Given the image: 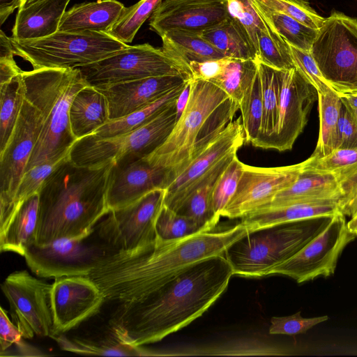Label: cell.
Wrapping results in <instances>:
<instances>
[{"label":"cell","instance_id":"e0dca14e","mask_svg":"<svg viewBox=\"0 0 357 357\" xmlns=\"http://www.w3.org/2000/svg\"><path fill=\"white\" fill-rule=\"evenodd\" d=\"M280 82L278 121L268 149L284 151L291 149L307 123L318 93L296 68L280 70Z\"/></svg>","mask_w":357,"mask_h":357},{"label":"cell","instance_id":"11a10c76","mask_svg":"<svg viewBox=\"0 0 357 357\" xmlns=\"http://www.w3.org/2000/svg\"><path fill=\"white\" fill-rule=\"evenodd\" d=\"M339 211L345 216L353 217L357 213V186L337 204Z\"/></svg>","mask_w":357,"mask_h":357},{"label":"cell","instance_id":"9f6ffc18","mask_svg":"<svg viewBox=\"0 0 357 357\" xmlns=\"http://www.w3.org/2000/svg\"><path fill=\"white\" fill-rule=\"evenodd\" d=\"M22 0H0V23L2 24L9 15L20 7Z\"/></svg>","mask_w":357,"mask_h":357},{"label":"cell","instance_id":"d4e9b609","mask_svg":"<svg viewBox=\"0 0 357 357\" xmlns=\"http://www.w3.org/2000/svg\"><path fill=\"white\" fill-rule=\"evenodd\" d=\"M70 1L45 0L19 8L11 38L17 40H29L56 33Z\"/></svg>","mask_w":357,"mask_h":357},{"label":"cell","instance_id":"52a82bcc","mask_svg":"<svg viewBox=\"0 0 357 357\" xmlns=\"http://www.w3.org/2000/svg\"><path fill=\"white\" fill-rule=\"evenodd\" d=\"M14 54L33 69L77 68L112 56L129 47L109 33L60 31L47 37L17 40L10 37Z\"/></svg>","mask_w":357,"mask_h":357},{"label":"cell","instance_id":"7bdbcfd3","mask_svg":"<svg viewBox=\"0 0 357 357\" xmlns=\"http://www.w3.org/2000/svg\"><path fill=\"white\" fill-rule=\"evenodd\" d=\"M66 159L56 162H45L25 171L15 195L12 208V219L26 200L40 192L45 180Z\"/></svg>","mask_w":357,"mask_h":357},{"label":"cell","instance_id":"8d00e7d4","mask_svg":"<svg viewBox=\"0 0 357 357\" xmlns=\"http://www.w3.org/2000/svg\"><path fill=\"white\" fill-rule=\"evenodd\" d=\"M25 98L26 86L22 73L0 86V153L13 135Z\"/></svg>","mask_w":357,"mask_h":357},{"label":"cell","instance_id":"484cf974","mask_svg":"<svg viewBox=\"0 0 357 357\" xmlns=\"http://www.w3.org/2000/svg\"><path fill=\"white\" fill-rule=\"evenodd\" d=\"M125 8L116 0H98L75 5L63 14L58 31L108 33Z\"/></svg>","mask_w":357,"mask_h":357},{"label":"cell","instance_id":"f1b7e54d","mask_svg":"<svg viewBox=\"0 0 357 357\" xmlns=\"http://www.w3.org/2000/svg\"><path fill=\"white\" fill-rule=\"evenodd\" d=\"M63 351L85 356H153V351L125 342L110 328L108 335L100 337L51 336Z\"/></svg>","mask_w":357,"mask_h":357},{"label":"cell","instance_id":"60d3db41","mask_svg":"<svg viewBox=\"0 0 357 357\" xmlns=\"http://www.w3.org/2000/svg\"><path fill=\"white\" fill-rule=\"evenodd\" d=\"M162 1V0H140L130 7H126L121 17L108 33L124 43H130L139 28Z\"/></svg>","mask_w":357,"mask_h":357},{"label":"cell","instance_id":"f6af8a7d","mask_svg":"<svg viewBox=\"0 0 357 357\" xmlns=\"http://www.w3.org/2000/svg\"><path fill=\"white\" fill-rule=\"evenodd\" d=\"M267 9L285 14L316 29L322 26L325 17L319 15L307 0H253Z\"/></svg>","mask_w":357,"mask_h":357},{"label":"cell","instance_id":"f907efd6","mask_svg":"<svg viewBox=\"0 0 357 357\" xmlns=\"http://www.w3.org/2000/svg\"><path fill=\"white\" fill-rule=\"evenodd\" d=\"M340 98L342 108L338 123V148L357 149V113L343 97L340 96Z\"/></svg>","mask_w":357,"mask_h":357},{"label":"cell","instance_id":"8fae6325","mask_svg":"<svg viewBox=\"0 0 357 357\" xmlns=\"http://www.w3.org/2000/svg\"><path fill=\"white\" fill-rule=\"evenodd\" d=\"M43 127L40 112L26 98L13 135L0 153V235L12 220L13 204Z\"/></svg>","mask_w":357,"mask_h":357},{"label":"cell","instance_id":"30bf717a","mask_svg":"<svg viewBox=\"0 0 357 357\" xmlns=\"http://www.w3.org/2000/svg\"><path fill=\"white\" fill-rule=\"evenodd\" d=\"M87 84L93 87L151 77L185 75L186 68L162 47L148 43L127 48L93 63L77 68Z\"/></svg>","mask_w":357,"mask_h":357},{"label":"cell","instance_id":"680465c9","mask_svg":"<svg viewBox=\"0 0 357 357\" xmlns=\"http://www.w3.org/2000/svg\"><path fill=\"white\" fill-rule=\"evenodd\" d=\"M340 96L348 102V103L355 111L357 112V91L354 93L340 94Z\"/></svg>","mask_w":357,"mask_h":357},{"label":"cell","instance_id":"4fadbf2b","mask_svg":"<svg viewBox=\"0 0 357 357\" xmlns=\"http://www.w3.org/2000/svg\"><path fill=\"white\" fill-rule=\"evenodd\" d=\"M347 227L346 216L335 214L325 229L294 256L268 273L288 276L298 283L334 274L344 248L356 238Z\"/></svg>","mask_w":357,"mask_h":357},{"label":"cell","instance_id":"7dc6e473","mask_svg":"<svg viewBox=\"0 0 357 357\" xmlns=\"http://www.w3.org/2000/svg\"><path fill=\"white\" fill-rule=\"evenodd\" d=\"M301 162L303 172L333 174L357 162V149L338 148L324 156L311 155Z\"/></svg>","mask_w":357,"mask_h":357},{"label":"cell","instance_id":"b9f144b4","mask_svg":"<svg viewBox=\"0 0 357 357\" xmlns=\"http://www.w3.org/2000/svg\"><path fill=\"white\" fill-rule=\"evenodd\" d=\"M155 229L157 237L165 241L206 231L193 219L176 213L165 204L158 215Z\"/></svg>","mask_w":357,"mask_h":357},{"label":"cell","instance_id":"7402d4cb","mask_svg":"<svg viewBox=\"0 0 357 357\" xmlns=\"http://www.w3.org/2000/svg\"><path fill=\"white\" fill-rule=\"evenodd\" d=\"M189 79L185 75H163L95 88L107 98L113 121L146 107Z\"/></svg>","mask_w":357,"mask_h":357},{"label":"cell","instance_id":"d6986e66","mask_svg":"<svg viewBox=\"0 0 357 357\" xmlns=\"http://www.w3.org/2000/svg\"><path fill=\"white\" fill-rule=\"evenodd\" d=\"M229 17L226 0H164L150 17L160 36L172 30L201 33Z\"/></svg>","mask_w":357,"mask_h":357},{"label":"cell","instance_id":"5bb4252c","mask_svg":"<svg viewBox=\"0 0 357 357\" xmlns=\"http://www.w3.org/2000/svg\"><path fill=\"white\" fill-rule=\"evenodd\" d=\"M1 288L8 300L12 321L24 339L52 335V284L23 270L8 275Z\"/></svg>","mask_w":357,"mask_h":357},{"label":"cell","instance_id":"ab89813d","mask_svg":"<svg viewBox=\"0 0 357 357\" xmlns=\"http://www.w3.org/2000/svg\"><path fill=\"white\" fill-rule=\"evenodd\" d=\"M239 110L245 142L253 146L259 135L263 115L261 86L259 72L245 92L239 103Z\"/></svg>","mask_w":357,"mask_h":357},{"label":"cell","instance_id":"6f0895ef","mask_svg":"<svg viewBox=\"0 0 357 357\" xmlns=\"http://www.w3.org/2000/svg\"><path fill=\"white\" fill-rule=\"evenodd\" d=\"M190 89V79L187 82L184 89L183 90L181 95L176 100V114H177V120L181 115L189 98Z\"/></svg>","mask_w":357,"mask_h":357},{"label":"cell","instance_id":"8992f818","mask_svg":"<svg viewBox=\"0 0 357 357\" xmlns=\"http://www.w3.org/2000/svg\"><path fill=\"white\" fill-rule=\"evenodd\" d=\"M333 216L290 222L247 233L225 253L234 275H268L274 267L294 256L321 233Z\"/></svg>","mask_w":357,"mask_h":357},{"label":"cell","instance_id":"db71d44e","mask_svg":"<svg viewBox=\"0 0 357 357\" xmlns=\"http://www.w3.org/2000/svg\"><path fill=\"white\" fill-rule=\"evenodd\" d=\"M23 336L15 324L9 319L6 311L0 310V351L1 355L13 345L19 346L23 342Z\"/></svg>","mask_w":357,"mask_h":357},{"label":"cell","instance_id":"bcb514c9","mask_svg":"<svg viewBox=\"0 0 357 357\" xmlns=\"http://www.w3.org/2000/svg\"><path fill=\"white\" fill-rule=\"evenodd\" d=\"M229 16L239 23L246 31L258 56L257 35L267 28L252 0H226Z\"/></svg>","mask_w":357,"mask_h":357},{"label":"cell","instance_id":"681fc988","mask_svg":"<svg viewBox=\"0 0 357 357\" xmlns=\"http://www.w3.org/2000/svg\"><path fill=\"white\" fill-rule=\"evenodd\" d=\"M290 50L295 68L316 89L318 94L333 90L324 79L310 52L291 45Z\"/></svg>","mask_w":357,"mask_h":357},{"label":"cell","instance_id":"9c48e42d","mask_svg":"<svg viewBox=\"0 0 357 357\" xmlns=\"http://www.w3.org/2000/svg\"><path fill=\"white\" fill-rule=\"evenodd\" d=\"M326 81L338 94L357 91V19L333 10L310 50Z\"/></svg>","mask_w":357,"mask_h":357},{"label":"cell","instance_id":"91938a15","mask_svg":"<svg viewBox=\"0 0 357 357\" xmlns=\"http://www.w3.org/2000/svg\"><path fill=\"white\" fill-rule=\"evenodd\" d=\"M347 227L349 231L354 232L357 229V213L351 218L347 222Z\"/></svg>","mask_w":357,"mask_h":357},{"label":"cell","instance_id":"d6a6232c","mask_svg":"<svg viewBox=\"0 0 357 357\" xmlns=\"http://www.w3.org/2000/svg\"><path fill=\"white\" fill-rule=\"evenodd\" d=\"M258 72L261 86L263 115L259 135L253 146L268 149L278 121L280 70L259 61Z\"/></svg>","mask_w":357,"mask_h":357},{"label":"cell","instance_id":"ac0fdd59","mask_svg":"<svg viewBox=\"0 0 357 357\" xmlns=\"http://www.w3.org/2000/svg\"><path fill=\"white\" fill-rule=\"evenodd\" d=\"M51 296L54 319L51 336L63 334L97 314L105 301L98 285L82 275L55 278Z\"/></svg>","mask_w":357,"mask_h":357},{"label":"cell","instance_id":"5b68a950","mask_svg":"<svg viewBox=\"0 0 357 357\" xmlns=\"http://www.w3.org/2000/svg\"><path fill=\"white\" fill-rule=\"evenodd\" d=\"M26 98L40 112L43 127L26 167L69 158L77 140L69 111L75 95L89 85L79 68H40L22 71Z\"/></svg>","mask_w":357,"mask_h":357},{"label":"cell","instance_id":"94428289","mask_svg":"<svg viewBox=\"0 0 357 357\" xmlns=\"http://www.w3.org/2000/svg\"><path fill=\"white\" fill-rule=\"evenodd\" d=\"M45 0H22L19 8H24L38 2Z\"/></svg>","mask_w":357,"mask_h":357},{"label":"cell","instance_id":"277c9868","mask_svg":"<svg viewBox=\"0 0 357 357\" xmlns=\"http://www.w3.org/2000/svg\"><path fill=\"white\" fill-rule=\"evenodd\" d=\"M238 109V103L212 82L191 79L187 104L172 132L146 158L169 170L172 181L233 121Z\"/></svg>","mask_w":357,"mask_h":357},{"label":"cell","instance_id":"2e32d148","mask_svg":"<svg viewBox=\"0 0 357 357\" xmlns=\"http://www.w3.org/2000/svg\"><path fill=\"white\" fill-rule=\"evenodd\" d=\"M302 172V162L275 167H253L243 163L236 192L221 217L241 218L266 206L280 191L291 186Z\"/></svg>","mask_w":357,"mask_h":357},{"label":"cell","instance_id":"7c38bea8","mask_svg":"<svg viewBox=\"0 0 357 357\" xmlns=\"http://www.w3.org/2000/svg\"><path fill=\"white\" fill-rule=\"evenodd\" d=\"M165 192L155 189L126 206L109 210L98 225L99 237L113 251L131 250L154 241Z\"/></svg>","mask_w":357,"mask_h":357},{"label":"cell","instance_id":"ee69618b","mask_svg":"<svg viewBox=\"0 0 357 357\" xmlns=\"http://www.w3.org/2000/svg\"><path fill=\"white\" fill-rule=\"evenodd\" d=\"M243 171V163L236 155L218 177L213 192V208L218 220L237 188Z\"/></svg>","mask_w":357,"mask_h":357},{"label":"cell","instance_id":"f5cc1de1","mask_svg":"<svg viewBox=\"0 0 357 357\" xmlns=\"http://www.w3.org/2000/svg\"><path fill=\"white\" fill-rule=\"evenodd\" d=\"M229 57L207 60L202 62L193 61L188 68L192 79L211 81L223 71Z\"/></svg>","mask_w":357,"mask_h":357},{"label":"cell","instance_id":"816d5d0a","mask_svg":"<svg viewBox=\"0 0 357 357\" xmlns=\"http://www.w3.org/2000/svg\"><path fill=\"white\" fill-rule=\"evenodd\" d=\"M14 51L10 37L0 32V86L22 73L14 60Z\"/></svg>","mask_w":357,"mask_h":357},{"label":"cell","instance_id":"f546056e","mask_svg":"<svg viewBox=\"0 0 357 357\" xmlns=\"http://www.w3.org/2000/svg\"><path fill=\"white\" fill-rule=\"evenodd\" d=\"M39 193L29 197L18 209L5 232L0 235L1 252L24 256L36 244L38 222Z\"/></svg>","mask_w":357,"mask_h":357},{"label":"cell","instance_id":"ba28073f","mask_svg":"<svg viewBox=\"0 0 357 357\" xmlns=\"http://www.w3.org/2000/svg\"><path fill=\"white\" fill-rule=\"evenodd\" d=\"M176 102L149 123L126 134L106 138L91 135L77 139L70 152V161L77 166L96 167L149 155L172 132L177 121Z\"/></svg>","mask_w":357,"mask_h":357},{"label":"cell","instance_id":"ffe728a7","mask_svg":"<svg viewBox=\"0 0 357 357\" xmlns=\"http://www.w3.org/2000/svg\"><path fill=\"white\" fill-rule=\"evenodd\" d=\"M172 181L170 171L151 163L146 157L114 164L107 192L109 210L126 206L148 192L166 189Z\"/></svg>","mask_w":357,"mask_h":357},{"label":"cell","instance_id":"9a60e30c","mask_svg":"<svg viewBox=\"0 0 357 357\" xmlns=\"http://www.w3.org/2000/svg\"><path fill=\"white\" fill-rule=\"evenodd\" d=\"M85 239L61 238L28 248L26 263L36 276L58 278L88 276L99 261L113 250L87 243Z\"/></svg>","mask_w":357,"mask_h":357},{"label":"cell","instance_id":"6125c7cd","mask_svg":"<svg viewBox=\"0 0 357 357\" xmlns=\"http://www.w3.org/2000/svg\"><path fill=\"white\" fill-rule=\"evenodd\" d=\"M354 233L356 234V236H357V229Z\"/></svg>","mask_w":357,"mask_h":357},{"label":"cell","instance_id":"74e56055","mask_svg":"<svg viewBox=\"0 0 357 357\" xmlns=\"http://www.w3.org/2000/svg\"><path fill=\"white\" fill-rule=\"evenodd\" d=\"M259 61L229 57L222 73L210 81L226 92L238 105L258 73Z\"/></svg>","mask_w":357,"mask_h":357},{"label":"cell","instance_id":"1f68e13d","mask_svg":"<svg viewBox=\"0 0 357 357\" xmlns=\"http://www.w3.org/2000/svg\"><path fill=\"white\" fill-rule=\"evenodd\" d=\"M199 33L225 57L259 61L246 31L229 16L221 23Z\"/></svg>","mask_w":357,"mask_h":357},{"label":"cell","instance_id":"d590c367","mask_svg":"<svg viewBox=\"0 0 357 357\" xmlns=\"http://www.w3.org/2000/svg\"><path fill=\"white\" fill-rule=\"evenodd\" d=\"M252 1L264 22L289 45L310 52L319 29L311 28L285 14L268 10L259 3Z\"/></svg>","mask_w":357,"mask_h":357},{"label":"cell","instance_id":"6da1fadb","mask_svg":"<svg viewBox=\"0 0 357 357\" xmlns=\"http://www.w3.org/2000/svg\"><path fill=\"white\" fill-rule=\"evenodd\" d=\"M233 275L225 255L201 260L144 297L119 303L109 326L135 346L159 342L201 317L226 291Z\"/></svg>","mask_w":357,"mask_h":357},{"label":"cell","instance_id":"3957f363","mask_svg":"<svg viewBox=\"0 0 357 357\" xmlns=\"http://www.w3.org/2000/svg\"><path fill=\"white\" fill-rule=\"evenodd\" d=\"M113 162L87 167L65 160L39 192L36 244L86 239L109 212L107 192Z\"/></svg>","mask_w":357,"mask_h":357},{"label":"cell","instance_id":"f35d334b","mask_svg":"<svg viewBox=\"0 0 357 357\" xmlns=\"http://www.w3.org/2000/svg\"><path fill=\"white\" fill-rule=\"evenodd\" d=\"M257 43L259 61L276 70L295 68L290 45L268 25L266 29L259 31Z\"/></svg>","mask_w":357,"mask_h":357},{"label":"cell","instance_id":"44dd1931","mask_svg":"<svg viewBox=\"0 0 357 357\" xmlns=\"http://www.w3.org/2000/svg\"><path fill=\"white\" fill-rule=\"evenodd\" d=\"M245 142L241 118L231 121L165 189L164 204L172 208L218 162Z\"/></svg>","mask_w":357,"mask_h":357},{"label":"cell","instance_id":"c3c4849f","mask_svg":"<svg viewBox=\"0 0 357 357\" xmlns=\"http://www.w3.org/2000/svg\"><path fill=\"white\" fill-rule=\"evenodd\" d=\"M329 319L328 316L303 317L301 312L285 317H273L268 333L271 335H296L306 333L313 326Z\"/></svg>","mask_w":357,"mask_h":357},{"label":"cell","instance_id":"4dcf8cb0","mask_svg":"<svg viewBox=\"0 0 357 357\" xmlns=\"http://www.w3.org/2000/svg\"><path fill=\"white\" fill-rule=\"evenodd\" d=\"M160 38L162 49L181 63L189 73L188 65L191 62H202L225 57L202 38L199 33L172 30L165 33Z\"/></svg>","mask_w":357,"mask_h":357},{"label":"cell","instance_id":"83f0119b","mask_svg":"<svg viewBox=\"0 0 357 357\" xmlns=\"http://www.w3.org/2000/svg\"><path fill=\"white\" fill-rule=\"evenodd\" d=\"M69 120L77 139L94 134L110 121L107 98L95 87L86 86L73 100Z\"/></svg>","mask_w":357,"mask_h":357},{"label":"cell","instance_id":"cb8c5ba5","mask_svg":"<svg viewBox=\"0 0 357 357\" xmlns=\"http://www.w3.org/2000/svg\"><path fill=\"white\" fill-rule=\"evenodd\" d=\"M342 197L341 188L333 174L302 171L291 186L278 192L270 203L259 209L298 203L338 204Z\"/></svg>","mask_w":357,"mask_h":357},{"label":"cell","instance_id":"603a6c76","mask_svg":"<svg viewBox=\"0 0 357 357\" xmlns=\"http://www.w3.org/2000/svg\"><path fill=\"white\" fill-rule=\"evenodd\" d=\"M237 152L232 153L211 169L171 209L195 220L206 231L213 230L220 220L213 208L215 183Z\"/></svg>","mask_w":357,"mask_h":357},{"label":"cell","instance_id":"836d02e7","mask_svg":"<svg viewBox=\"0 0 357 357\" xmlns=\"http://www.w3.org/2000/svg\"><path fill=\"white\" fill-rule=\"evenodd\" d=\"M188 81L146 107L126 116L109 121L93 135L102 138L111 137L131 132L149 123L176 102Z\"/></svg>","mask_w":357,"mask_h":357},{"label":"cell","instance_id":"7a4b0ae2","mask_svg":"<svg viewBox=\"0 0 357 357\" xmlns=\"http://www.w3.org/2000/svg\"><path fill=\"white\" fill-rule=\"evenodd\" d=\"M239 222L222 230L204 231L181 238H157L126 251H111L88 275L105 301L118 303L140 299L188 266L225 255L235 241L247 234Z\"/></svg>","mask_w":357,"mask_h":357},{"label":"cell","instance_id":"e575fe53","mask_svg":"<svg viewBox=\"0 0 357 357\" xmlns=\"http://www.w3.org/2000/svg\"><path fill=\"white\" fill-rule=\"evenodd\" d=\"M319 132L312 156L326 155L338 149V123L342 108L340 94L334 90L318 94Z\"/></svg>","mask_w":357,"mask_h":357},{"label":"cell","instance_id":"be15d7a7","mask_svg":"<svg viewBox=\"0 0 357 357\" xmlns=\"http://www.w3.org/2000/svg\"><path fill=\"white\" fill-rule=\"evenodd\" d=\"M356 113H357V112H356Z\"/></svg>","mask_w":357,"mask_h":357},{"label":"cell","instance_id":"4316f807","mask_svg":"<svg viewBox=\"0 0 357 357\" xmlns=\"http://www.w3.org/2000/svg\"><path fill=\"white\" fill-rule=\"evenodd\" d=\"M340 212L337 203H298L261 208L241 218L248 233L280 224L324 216Z\"/></svg>","mask_w":357,"mask_h":357}]
</instances>
